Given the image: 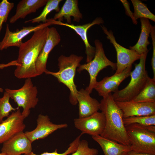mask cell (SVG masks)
<instances>
[{
    "mask_svg": "<svg viewBox=\"0 0 155 155\" xmlns=\"http://www.w3.org/2000/svg\"><path fill=\"white\" fill-rule=\"evenodd\" d=\"M101 27L104 33L106 35V38L113 44L116 51L117 69L115 73H121L127 68L132 66V64L135 61L140 59L141 55L119 44L117 42L111 30H108L107 28L103 25Z\"/></svg>",
    "mask_w": 155,
    "mask_h": 155,
    "instance_id": "8",
    "label": "cell"
},
{
    "mask_svg": "<svg viewBox=\"0 0 155 155\" xmlns=\"http://www.w3.org/2000/svg\"><path fill=\"white\" fill-rule=\"evenodd\" d=\"M140 21L141 30L139 39L137 43L134 45L130 46L129 48L142 55L149 51L147 46L150 44L148 38L150 34L151 24L147 19L141 18Z\"/></svg>",
    "mask_w": 155,
    "mask_h": 155,
    "instance_id": "22",
    "label": "cell"
},
{
    "mask_svg": "<svg viewBox=\"0 0 155 155\" xmlns=\"http://www.w3.org/2000/svg\"><path fill=\"white\" fill-rule=\"evenodd\" d=\"M48 0H22L16 6V13L9 20L13 24L20 19L24 18L28 15L36 12L40 8L45 6Z\"/></svg>",
    "mask_w": 155,
    "mask_h": 155,
    "instance_id": "20",
    "label": "cell"
},
{
    "mask_svg": "<svg viewBox=\"0 0 155 155\" xmlns=\"http://www.w3.org/2000/svg\"><path fill=\"white\" fill-rule=\"evenodd\" d=\"M77 0H66L59 12L55 13L53 19L61 22L63 19L67 23L71 24V17L74 21L79 22L83 18V15L78 7Z\"/></svg>",
    "mask_w": 155,
    "mask_h": 155,
    "instance_id": "19",
    "label": "cell"
},
{
    "mask_svg": "<svg viewBox=\"0 0 155 155\" xmlns=\"http://www.w3.org/2000/svg\"><path fill=\"white\" fill-rule=\"evenodd\" d=\"M83 58L82 56L73 54L69 56L61 55L58 58L59 71L53 72L46 70L44 72L46 74L55 77L59 82L63 84L69 89V101L73 105L78 103L76 96L78 91L74 82V78L76 69Z\"/></svg>",
    "mask_w": 155,
    "mask_h": 155,
    "instance_id": "3",
    "label": "cell"
},
{
    "mask_svg": "<svg viewBox=\"0 0 155 155\" xmlns=\"http://www.w3.org/2000/svg\"><path fill=\"white\" fill-rule=\"evenodd\" d=\"M94 42L95 52L93 58L88 63L80 64L77 69L79 73L84 70L88 72L90 81L85 90L90 94L96 85L97 77L100 71L108 66L111 67L113 70L117 69L116 63L110 60L106 56L102 43L98 39L95 40Z\"/></svg>",
    "mask_w": 155,
    "mask_h": 155,
    "instance_id": "6",
    "label": "cell"
},
{
    "mask_svg": "<svg viewBox=\"0 0 155 155\" xmlns=\"http://www.w3.org/2000/svg\"><path fill=\"white\" fill-rule=\"evenodd\" d=\"M3 91V90L1 88H0V91L2 92Z\"/></svg>",
    "mask_w": 155,
    "mask_h": 155,
    "instance_id": "34",
    "label": "cell"
},
{
    "mask_svg": "<svg viewBox=\"0 0 155 155\" xmlns=\"http://www.w3.org/2000/svg\"><path fill=\"white\" fill-rule=\"evenodd\" d=\"M90 94L83 88L78 91L76 98L79 104V118L88 117L99 110L100 102L91 97Z\"/></svg>",
    "mask_w": 155,
    "mask_h": 155,
    "instance_id": "18",
    "label": "cell"
},
{
    "mask_svg": "<svg viewBox=\"0 0 155 155\" xmlns=\"http://www.w3.org/2000/svg\"><path fill=\"white\" fill-rule=\"evenodd\" d=\"M10 98L9 94L5 91L3 96L0 98V123L3 121L4 118L10 115V112L15 111L18 108H14L12 106L9 102Z\"/></svg>",
    "mask_w": 155,
    "mask_h": 155,
    "instance_id": "27",
    "label": "cell"
},
{
    "mask_svg": "<svg viewBox=\"0 0 155 155\" xmlns=\"http://www.w3.org/2000/svg\"><path fill=\"white\" fill-rule=\"evenodd\" d=\"M5 91L17 104L18 108H22V113L25 119L29 115L30 109L34 108L38 101L37 88L34 86L31 78H27L20 88L15 90L6 88Z\"/></svg>",
    "mask_w": 155,
    "mask_h": 155,
    "instance_id": "7",
    "label": "cell"
},
{
    "mask_svg": "<svg viewBox=\"0 0 155 155\" xmlns=\"http://www.w3.org/2000/svg\"><path fill=\"white\" fill-rule=\"evenodd\" d=\"M14 3L7 0L0 2V35L4 23L6 22L9 13L14 7Z\"/></svg>",
    "mask_w": 155,
    "mask_h": 155,
    "instance_id": "28",
    "label": "cell"
},
{
    "mask_svg": "<svg viewBox=\"0 0 155 155\" xmlns=\"http://www.w3.org/2000/svg\"><path fill=\"white\" fill-rule=\"evenodd\" d=\"M131 1L134 7L133 16L135 20L139 18H144L155 22V16L149 10L146 5L140 0Z\"/></svg>",
    "mask_w": 155,
    "mask_h": 155,
    "instance_id": "25",
    "label": "cell"
},
{
    "mask_svg": "<svg viewBox=\"0 0 155 155\" xmlns=\"http://www.w3.org/2000/svg\"><path fill=\"white\" fill-rule=\"evenodd\" d=\"M132 101L155 103V80L150 78L145 87Z\"/></svg>",
    "mask_w": 155,
    "mask_h": 155,
    "instance_id": "23",
    "label": "cell"
},
{
    "mask_svg": "<svg viewBox=\"0 0 155 155\" xmlns=\"http://www.w3.org/2000/svg\"><path fill=\"white\" fill-rule=\"evenodd\" d=\"M128 155H153L150 154L144 153L136 152L133 151H130L128 153Z\"/></svg>",
    "mask_w": 155,
    "mask_h": 155,
    "instance_id": "32",
    "label": "cell"
},
{
    "mask_svg": "<svg viewBox=\"0 0 155 155\" xmlns=\"http://www.w3.org/2000/svg\"><path fill=\"white\" fill-rule=\"evenodd\" d=\"M98 150L89 147L88 142L85 140H80L76 150L71 155H98Z\"/></svg>",
    "mask_w": 155,
    "mask_h": 155,
    "instance_id": "30",
    "label": "cell"
},
{
    "mask_svg": "<svg viewBox=\"0 0 155 155\" xmlns=\"http://www.w3.org/2000/svg\"><path fill=\"white\" fill-rule=\"evenodd\" d=\"M75 127L83 134L92 137L101 135L105 126L106 119L102 112H96L87 117L74 119Z\"/></svg>",
    "mask_w": 155,
    "mask_h": 155,
    "instance_id": "9",
    "label": "cell"
},
{
    "mask_svg": "<svg viewBox=\"0 0 155 155\" xmlns=\"http://www.w3.org/2000/svg\"><path fill=\"white\" fill-rule=\"evenodd\" d=\"M49 29L47 26L35 31L31 37L19 48L16 60L18 65L14 72L17 78L27 79L38 76L35 63L46 41Z\"/></svg>",
    "mask_w": 155,
    "mask_h": 155,
    "instance_id": "1",
    "label": "cell"
},
{
    "mask_svg": "<svg viewBox=\"0 0 155 155\" xmlns=\"http://www.w3.org/2000/svg\"><path fill=\"white\" fill-rule=\"evenodd\" d=\"M115 102L123 113V118L155 114V103L135 102L132 100Z\"/></svg>",
    "mask_w": 155,
    "mask_h": 155,
    "instance_id": "16",
    "label": "cell"
},
{
    "mask_svg": "<svg viewBox=\"0 0 155 155\" xmlns=\"http://www.w3.org/2000/svg\"><path fill=\"white\" fill-rule=\"evenodd\" d=\"M100 146L104 155H128L130 146L124 145L100 135L92 137Z\"/></svg>",
    "mask_w": 155,
    "mask_h": 155,
    "instance_id": "21",
    "label": "cell"
},
{
    "mask_svg": "<svg viewBox=\"0 0 155 155\" xmlns=\"http://www.w3.org/2000/svg\"><path fill=\"white\" fill-rule=\"evenodd\" d=\"M132 66L127 68L121 73L106 77L97 82L94 88L99 96L104 97L112 92L118 90L120 84L130 75Z\"/></svg>",
    "mask_w": 155,
    "mask_h": 155,
    "instance_id": "17",
    "label": "cell"
},
{
    "mask_svg": "<svg viewBox=\"0 0 155 155\" xmlns=\"http://www.w3.org/2000/svg\"><path fill=\"white\" fill-rule=\"evenodd\" d=\"M100 110L106 119L104 130L101 136L120 144L130 146L125 125L123 113L116 104L111 93L100 101Z\"/></svg>",
    "mask_w": 155,
    "mask_h": 155,
    "instance_id": "2",
    "label": "cell"
},
{
    "mask_svg": "<svg viewBox=\"0 0 155 155\" xmlns=\"http://www.w3.org/2000/svg\"><path fill=\"white\" fill-rule=\"evenodd\" d=\"M125 125L137 124L144 126L155 125V114L147 116H135L123 118Z\"/></svg>",
    "mask_w": 155,
    "mask_h": 155,
    "instance_id": "26",
    "label": "cell"
},
{
    "mask_svg": "<svg viewBox=\"0 0 155 155\" xmlns=\"http://www.w3.org/2000/svg\"><path fill=\"white\" fill-rule=\"evenodd\" d=\"M49 20L51 25L64 26L73 30L80 36L84 43L86 55V63L89 62L93 59L95 55V48L91 46L89 43L87 37V31L89 28L95 25L103 24L104 21L102 18L97 17L91 23L78 25L63 23L55 20L53 18L49 19Z\"/></svg>",
    "mask_w": 155,
    "mask_h": 155,
    "instance_id": "12",
    "label": "cell"
},
{
    "mask_svg": "<svg viewBox=\"0 0 155 155\" xmlns=\"http://www.w3.org/2000/svg\"><path fill=\"white\" fill-rule=\"evenodd\" d=\"M83 134L81 133L70 144L67 149L62 153H58L57 149H56L53 152H44L40 154H36L32 152L30 153L24 155H67L74 152L77 149L79 143L80 141V138Z\"/></svg>",
    "mask_w": 155,
    "mask_h": 155,
    "instance_id": "29",
    "label": "cell"
},
{
    "mask_svg": "<svg viewBox=\"0 0 155 155\" xmlns=\"http://www.w3.org/2000/svg\"><path fill=\"white\" fill-rule=\"evenodd\" d=\"M0 155H7L6 154L2 152L0 153Z\"/></svg>",
    "mask_w": 155,
    "mask_h": 155,
    "instance_id": "33",
    "label": "cell"
},
{
    "mask_svg": "<svg viewBox=\"0 0 155 155\" xmlns=\"http://www.w3.org/2000/svg\"><path fill=\"white\" fill-rule=\"evenodd\" d=\"M131 150L155 155V126L137 124L125 125Z\"/></svg>",
    "mask_w": 155,
    "mask_h": 155,
    "instance_id": "5",
    "label": "cell"
},
{
    "mask_svg": "<svg viewBox=\"0 0 155 155\" xmlns=\"http://www.w3.org/2000/svg\"><path fill=\"white\" fill-rule=\"evenodd\" d=\"M37 125L33 130L25 133L30 141L32 142L40 139H43L56 130L67 128L66 123L55 124L53 123L47 115L39 114L37 119Z\"/></svg>",
    "mask_w": 155,
    "mask_h": 155,
    "instance_id": "13",
    "label": "cell"
},
{
    "mask_svg": "<svg viewBox=\"0 0 155 155\" xmlns=\"http://www.w3.org/2000/svg\"><path fill=\"white\" fill-rule=\"evenodd\" d=\"M120 1L122 3L125 8L126 15L131 18L134 24H137V22L134 19L133 16V13L130 9L129 3L126 0H121Z\"/></svg>",
    "mask_w": 155,
    "mask_h": 155,
    "instance_id": "31",
    "label": "cell"
},
{
    "mask_svg": "<svg viewBox=\"0 0 155 155\" xmlns=\"http://www.w3.org/2000/svg\"><path fill=\"white\" fill-rule=\"evenodd\" d=\"M31 142L23 131L19 132L3 143L1 152L7 155H21L32 152Z\"/></svg>",
    "mask_w": 155,
    "mask_h": 155,
    "instance_id": "14",
    "label": "cell"
},
{
    "mask_svg": "<svg viewBox=\"0 0 155 155\" xmlns=\"http://www.w3.org/2000/svg\"><path fill=\"white\" fill-rule=\"evenodd\" d=\"M25 118L19 108L0 123V144L3 143L15 134L22 131L26 125Z\"/></svg>",
    "mask_w": 155,
    "mask_h": 155,
    "instance_id": "11",
    "label": "cell"
},
{
    "mask_svg": "<svg viewBox=\"0 0 155 155\" xmlns=\"http://www.w3.org/2000/svg\"><path fill=\"white\" fill-rule=\"evenodd\" d=\"M148 53L141 55L139 63L135 64L134 69L131 72V79L128 85L112 94L115 101H131L145 87L150 78L145 67Z\"/></svg>",
    "mask_w": 155,
    "mask_h": 155,
    "instance_id": "4",
    "label": "cell"
},
{
    "mask_svg": "<svg viewBox=\"0 0 155 155\" xmlns=\"http://www.w3.org/2000/svg\"><path fill=\"white\" fill-rule=\"evenodd\" d=\"M61 40L60 35L56 28L54 27L49 28L46 41L35 63L36 69L38 76L41 75L47 70L46 66L49 55Z\"/></svg>",
    "mask_w": 155,
    "mask_h": 155,
    "instance_id": "15",
    "label": "cell"
},
{
    "mask_svg": "<svg viewBox=\"0 0 155 155\" xmlns=\"http://www.w3.org/2000/svg\"><path fill=\"white\" fill-rule=\"evenodd\" d=\"M62 1V0H48L42 11L38 16L26 21L24 23H47L48 19H47V16L53 10H55L57 13L59 12L60 9L59 4Z\"/></svg>",
    "mask_w": 155,
    "mask_h": 155,
    "instance_id": "24",
    "label": "cell"
},
{
    "mask_svg": "<svg viewBox=\"0 0 155 155\" xmlns=\"http://www.w3.org/2000/svg\"><path fill=\"white\" fill-rule=\"evenodd\" d=\"M51 25L49 22L41 23L36 26L23 27L16 31L10 30L9 25L7 24L4 36L0 41V50L7 49L11 46L19 48L22 43V39L30 33Z\"/></svg>",
    "mask_w": 155,
    "mask_h": 155,
    "instance_id": "10",
    "label": "cell"
}]
</instances>
